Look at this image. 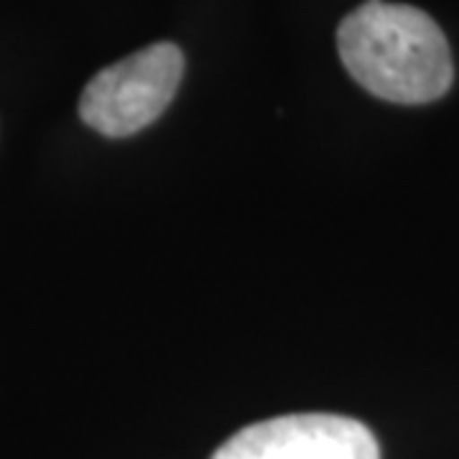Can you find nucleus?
Returning a JSON list of instances; mask_svg holds the SVG:
<instances>
[{"mask_svg":"<svg viewBox=\"0 0 459 459\" xmlns=\"http://www.w3.org/2000/svg\"><path fill=\"white\" fill-rule=\"evenodd\" d=\"M340 59L370 95L424 105L455 80L452 51L437 21L403 3H362L337 29Z\"/></svg>","mask_w":459,"mask_h":459,"instance_id":"1","label":"nucleus"},{"mask_svg":"<svg viewBox=\"0 0 459 459\" xmlns=\"http://www.w3.org/2000/svg\"><path fill=\"white\" fill-rule=\"evenodd\" d=\"M184 74V54L159 41L98 72L80 100V115L92 131L126 138L143 131L169 108Z\"/></svg>","mask_w":459,"mask_h":459,"instance_id":"2","label":"nucleus"},{"mask_svg":"<svg viewBox=\"0 0 459 459\" xmlns=\"http://www.w3.org/2000/svg\"><path fill=\"white\" fill-rule=\"evenodd\" d=\"M212 459H380V446L355 419L291 413L240 429Z\"/></svg>","mask_w":459,"mask_h":459,"instance_id":"3","label":"nucleus"},{"mask_svg":"<svg viewBox=\"0 0 459 459\" xmlns=\"http://www.w3.org/2000/svg\"><path fill=\"white\" fill-rule=\"evenodd\" d=\"M365 3H380V0H365Z\"/></svg>","mask_w":459,"mask_h":459,"instance_id":"4","label":"nucleus"}]
</instances>
